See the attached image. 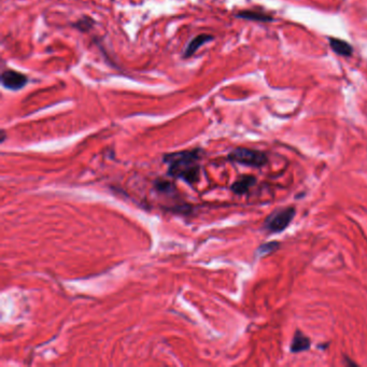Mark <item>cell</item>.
<instances>
[{
  "instance_id": "obj_1",
  "label": "cell",
  "mask_w": 367,
  "mask_h": 367,
  "mask_svg": "<svg viewBox=\"0 0 367 367\" xmlns=\"http://www.w3.org/2000/svg\"><path fill=\"white\" fill-rule=\"evenodd\" d=\"M201 155L202 152L198 149L166 154L164 162L168 164V175L188 184L196 183L201 171Z\"/></svg>"
},
{
  "instance_id": "obj_2",
  "label": "cell",
  "mask_w": 367,
  "mask_h": 367,
  "mask_svg": "<svg viewBox=\"0 0 367 367\" xmlns=\"http://www.w3.org/2000/svg\"><path fill=\"white\" fill-rule=\"evenodd\" d=\"M227 159L230 162L249 167H255V168L263 167L268 163V156L266 153L248 148H237L233 150L228 154Z\"/></svg>"
},
{
  "instance_id": "obj_3",
  "label": "cell",
  "mask_w": 367,
  "mask_h": 367,
  "mask_svg": "<svg viewBox=\"0 0 367 367\" xmlns=\"http://www.w3.org/2000/svg\"><path fill=\"white\" fill-rule=\"evenodd\" d=\"M296 214V210L294 207H285L280 208L271 212L265 220L264 229L268 233H280L283 232L292 222Z\"/></svg>"
},
{
  "instance_id": "obj_4",
  "label": "cell",
  "mask_w": 367,
  "mask_h": 367,
  "mask_svg": "<svg viewBox=\"0 0 367 367\" xmlns=\"http://www.w3.org/2000/svg\"><path fill=\"white\" fill-rule=\"evenodd\" d=\"M28 79L23 73L14 71V70H6L2 75V83L3 85L12 91H17L26 85Z\"/></svg>"
},
{
  "instance_id": "obj_5",
  "label": "cell",
  "mask_w": 367,
  "mask_h": 367,
  "mask_svg": "<svg viewBox=\"0 0 367 367\" xmlns=\"http://www.w3.org/2000/svg\"><path fill=\"white\" fill-rule=\"evenodd\" d=\"M310 346H311L310 339L306 336V335H304L300 331H296L294 337H293V340L291 342L290 350L292 353H299L309 350Z\"/></svg>"
},
{
  "instance_id": "obj_6",
  "label": "cell",
  "mask_w": 367,
  "mask_h": 367,
  "mask_svg": "<svg viewBox=\"0 0 367 367\" xmlns=\"http://www.w3.org/2000/svg\"><path fill=\"white\" fill-rule=\"evenodd\" d=\"M256 183V179L255 177L253 176H243L240 178V179H238L237 181H235L232 185V191L235 193V194H238V195H243L247 192H249V190L252 186H254Z\"/></svg>"
},
{
  "instance_id": "obj_7",
  "label": "cell",
  "mask_w": 367,
  "mask_h": 367,
  "mask_svg": "<svg viewBox=\"0 0 367 367\" xmlns=\"http://www.w3.org/2000/svg\"><path fill=\"white\" fill-rule=\"evenodd\" d=\"M330 46L335 53L341 56H351L353 53V48L350 44L337 38L330 39Z\"/></svg>"
},
{
  "instance_id": "obj_8",
  "label": "cell",
  "mask_w": 367,
  "mask_h": 367,
  "mask_svg": "<svg viewBox=\"0 0 367 367\" xmlns=\"http://www.w3.org/2000/svg\"><path fill=\"white\" fill-rule=\"evenodd\" d=\"M211 40H213V37L210 35H199V36L195 37L191 41V42L187 45V47L184 51V57L192 56L203 45L209 42V41H211Z\"/></svg>"
},
{
  "instance_id": "obj_9",
  "label": "cell",
  "mask_w": 367,
  "mask_h": 367,
  "mask_svg": "<svg viewBox=\"0 0 367 367\" xmlns=\"http://www.w3.org/2000/svg\"><path fill=\"white\" fill-rule=\"evenodd\" d=\"M237 16L249 20H255V22H271V20H274L271 15L258 11H241L237 14Z\"/></svg>"
},
{
  "instance_id": "obj_10",
  "label": "cell",
  "mask_w": 367,
  "mask_h": 367,
  "mask_svg": "<svg viewBox=\"0 0 367 367\" xmlns=\"http://www.w3.org/2000/svg\"><path fill=\"white\" fill-rule=\"evenodd\" d=\"M279 243L277 241H271V243H267L260 246V248L256 250V255L257 256H264V255H268L274 253L275 251H277L279 249Z\"/></svg>"
}]
</instances>
